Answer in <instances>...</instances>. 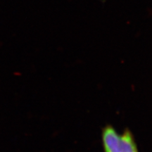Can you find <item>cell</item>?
I'll use <instances>...</instances> for the list:
<instances>
[{
	"label": "cell",
	"instance_id": "6da1fadb",
	"mask_svg": "<svg viewBox=\"0 0 152 152\" xmlns=\"http://www.w3.org/2000/svg\"><path fill=\"white\" fill-rule=\"evenodd\" d=\"M104 152H139L136 142L130 130L119 134L108 125L102 130Z\"/></svg>",
	"mask_w": 152,
	"mask_h": 152
}]
</instances>
